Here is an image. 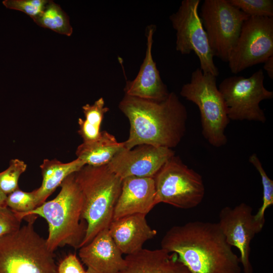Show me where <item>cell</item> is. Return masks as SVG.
<instances>
[{
	"mask_svg": "<svg viewBox=\"0 0 273 273\" xmlns=\"http://www.w3.org/2000/svg\"><path fill=\"white\" fill-rule=\"evenodd\" d=\"M7 195L0 189V206H6V201Z\"/></svg>",
	"mask_w": 273,
	"mask_h": 273,
	"instance_id": "4dcf8cb0",
	"label": "cell"
},
{
	"mask_svg": "<svg viewBox=\"0 0 273 273\" xmlns=\"http://www.w3.org/2000/svg\"><path fill=\"white\" fill-rule=\"evenodd\" d=\"M156 26L151 25L146 29L147 49L145 57L139 73L133 80L127 81L124 94L142 99L161 101L167 97L170 92L163 82L154 62L152 48Z\"/></svg>",
	"mask_w": 273,
	"mask_h": 273,
	"instance_id": "9a60e30c",
	"label": "cell"
},
{
	"mask_svg": "<svg viewBox=\"0 0 273 273\" xmlns=\"http://www.w3.org/2000/svg\"><path fill=\"white\" fill-rule=\"evenodd\" d=\"M124 258V267L118 273H191L176 254L161 248H143Z\"/></svg>",
	"mask_w": 273,
	"mask_h": 273,
	"instance_id": "ac0fdd59",
	"label": "cell"
},
{
	"mask_svg": "<svg viewBox=\"0 0 273 273\" xmlns=\"http://www.w3.org/2000/svg\"><path fill=\"white\" fill-rule=\"evenodd\" d=\"M75 177L82 197V218L87 225L81 247L88 243L100 231L108 228L113 221L122 179L107 165H85L75 172Z\"/></svg>",
	"mask_w": 273,
	"mask_h": 273,
	"instance_id": "277c9868",
	"label": "cell"
},
{
	"mask_svg": "<svg viewBox=\"0 0 273 273\" xmlns=\"http://www.w3.org/2000/svg\"><path fill=\"white\" fill-rule=\"evenodd\" d=\"M27 165L18 159L10 161L9 167L0 172V189L7 195L19 189L20 176L26 170Z\"/></svg>",
	"mask_w": 273,
	"mask_h": 273,
	"instance_id": "cb8c5ba5",
	"label": "cell"
},
{
	"mask_svg": "<svg viewBox=\"0 0 273 273\" xmlns=\"http://www.w3.org/2000/svg\"><path fill=\"white\" fill-rule=\"evenodd\" d=\"M6 205L16 213L29 212L37 207L34 191L27 192L19 188L7 195Z\"/></svg>",
	"mask_w": 273,
	"mask_h": 273,
	"instance_id": "484cf974",
	"label": "cell"
},
{
	"mask_svg": "<svg viewBox=\"0 0 273 273\" xmlns=\"http://www.w3.org/2000/svg\"><path fill=\"white\" fill-rule=\"evenodd\" d=\"M273 56V17H249L228 61L231 72L238 74L264 63Z\"/></svg>",
	"mask_w": 273,
	"mask_h": 273,
	"instance_id": "8fae6325",
	"label": "cell"
},
{
	"mask_svg": "<svg viewBox=\"0 0 273 273\" xmlns=\"http://www.w3.org/2000/svg\"><path fill=\"white\" fill-rule=\"evenodd\" d=\"M161 248L175 253L191 273H241L239 257L217 223L193 221L168 230Z\"/></svg>",
	"mask_w": 273,
	"mask_h": 273,
	"instance_id": "6da1fadb",
	"label": "cell"
},
{
	"mask_svg": "<svg viewBox=\"0 0 273 273\" xmlns=\"http://www.w3.org/2000/svg\"><path fill=\"white\" fill-rule=\"evenodd\" d=\"M154 179L157 204L164 203L189 209L198 206L204 197L202 176L175 155L166 161Z\"/></svg>",
	"mask_w": 273,
	"mask_h": 273,
	"instance_id": "52a82bcc",
	"label": "cell"
},
{
	"mask_svg": "<svg viewBox=\"0 0 273 273\" xmlns=\"http://www.w3.org/2000/svg\"><path fill=\"white\" fill-rule=\"evenodd\" d=\"M249 17H273L272 0H229Z\"/></svg>",
	"mask_w": 273,
	"mask_h": 273,
	"instance_id": "d4e9b609",
	"label": "cell"
},
{
	"mask_svg": "<svg viewBox=\"0 0 273 273\" xmlns=\"http://www.w3.org/2000/svg\"><path fill=\"white\" fill-rule=\"evenodd\" d=\"M78 254L87 267L86 273H118L125 264L123 254L112 240L108 228L80 247Z\"/></svg>",
	"mask_w": 273,
	"mask_h": 273,
	"instance_id": "5bb4252c",
	"label": "cell"
},
{
	"mask_svg": "<svg viewBox=\"0 0 273 273\" xmlns=\"http://www.w3.org/2000/svg\"><path fill=\"white\" fill-rule=\"evenodd\" d=\"M172 149L141 145L119 151L107 164L108 168L122 179L130 176L154 178L171 157Z\"/></svg>",
	"mask_w": 273,
	"mask_h": 273,
	"instance_id": "4fadbf2b",
	"label": "cell"
},
{
	"mask_svg": "<svg viewBox=\"0 0 273 273\" xmlns=\"http://www.w3.org/2000/svg\"><path fill=\"white\" fill-rule=\"evenodd\" d=\"M60 186L61 190L54 199L45 201L26 213H15L21 220L33 215L46 219L49 226L47 245L53 252L66 245L79 249L87 228L82 218V197L75 172L68 176Z\"/></svg>",
	"mask_w": 273,
	"mask_h": 273,
	"instance_id": "3957f363",
	"label": "cell"
},
{
	"mask_svg": "<svg viewBox=\"0 0 273 273\" xmlns=\"http://www.w3.org/2000/svg\"><path fill=\"white\" fill-rule=\"evenodd\" d=\"M264 223L255 219L252 208L245 203L234 208L225 206L219 212L217 223L228 243L239 251L244 273H253L250 260V244L261 231Z\"/></svg>",
	"mask_w": 273,
	"mask_h": 273,
	"instance_id": "7c38bea8",
	"label": "cell"
},
{
	"mask_svg": "<svg viewBox=\"0 0 273 273\" xmlns=\"http://www.w3.org/2000/svg\"><path fill=\"white\" fill-rule=\"evenodd\" d=\"M199 16L214 57L228 63L243 24L249 16L229 0H205Z\"/></svg>",
	"mask_w": 273,
	"mask_h": 273,
	"instance_id": "9c48e42d",
	"label": "cell"
},
{
	"mask_svg": "<svg viewBox=\"0 0 273 273\" xmlns=\"http://www.w3.org/2000/svg\"><path fill=\"white\" fill-rule=\"evenodd\" d=\"M180 95L197 106L202 134L208 142L217 148L225 145L228 139L225 130L230 120L216 85V77L198 68L192 72L190 82L181 87Z\"/></svg>",
	"mask_w": 273,
	"mask_h": 273,
	"instance_id": "8992f818",
	"label": "cell"
},
{
	"mask_svg": "<svg viewBox=\"0 0 273 273\" xmlns=\"http://www.w3.org/2000/svg\"><path fill=\"white\" fill-rule=\"evenodd\" d=\"M249 161L259 174L263 190L262 204L254 216L256 220L265 222V211L273 204V180L267 175L256 154L250 155Z\"/></svg>",
	"mask_w": 273,
	"mask_h": 273,
	"instance_id": "603a6c76",
	"label": "cell"
},
{
	"mask_svg": "<svg viewBox=\"0 0 273 273\" xmlns=\"http://www.w3.org/2000/svg\"><path fill=\"white\" fill-rule=\"evenodd\" d=\"M48 0H5L3 4L10 9L23 12L32 19L43 11Z\"/></svg>",
	"mask_w": 273,
	"mask_h": 273,
	"instance_id": "4316f807",
	"label": "cell"
},
{
	"mask_svg": "<svg viewBox=\"0 0 273 273\" xmlns=\"http://www.w3.org/2000/svg\"><path fill=\"white\" fill-rule=\"evenodd\" d=\"M146 216L129 215L113 220L110 224L109 234L122 254L130 255L140 251L147 241L157 235V231L148 224Z\"/></svg>",
	"mask_w": 273,
	"mask_h": 273,
	"instance_id": "e0dca14e",
	"label": "cell"
},
{
	"mask_svg": "<svg viewBox=\"0 0 273 273\" xmlns=\"http://www.w3.org/2000/svg\"><path fill=\"white\" fill-rule=\"evenodd\" d=\"M124 146V142H118L113 135L102 131L95 140L79 145L75 154L85 165L101 166L107 165Z\"/></svg>",
	"mask_w": 273,
	"mask_h": 273,
	"instance_id": "ffe728a7",
	"label": "cell"
},
{
	"mask_svg": "<svg viewBox=\"0 0 273 273\" xmlns=\"http://www.w3.org/2000/svg\"><path fill=\"white\" fill-rule=\"evenodd\" d=\"M264 75L260 69L251 76H232L224 78L218 89L224 99L229 119L264 123L266 118L260 103L273 98V92L264 85Z\"/></svg>",
	"mask_w": 273,
	"mask_h": 273,
	"instance_id": "ba28073f",
	"label": "cell"
},
{
	"mask_svg": "<svg viewBox=\"0 0 273 273\" xmlns=\"http://www.w3.org/2000/svg\"><path fill=\"white\" fill-rule=\"evenodd\" d=\"M200 0H184L177 11L169 16L176 31V50L182 55L194 52L199 59L200 69L217 77L219 70L206 33L198 14Z\"/></svg>",
	"mask_w": 273,
	"mask_h": 273,
	"instance_id": "30bf717a",
	"label": "cell"
},
{
	"mask_svg": "<svg viewBox=\"0 0 273 273\" xmlns=\"http://www.w3.org/2000/svg\"><path fill=\"white\" fill-rule=\"evenodd\" d=\"M82 109L85 118L78 119V132L82 138L83 142H90L99 136L102 120L109 108L105 106L104 99L100 98L92 105L85 104Z\"/></svg>",
	"mask_w": 273,
	"mask_h": 273,
	"instance_id": "44dd1931",
	"label": "cell"
},
{
	"mask_svg": "<svg viewBox=\"0 0 273 273\" xmlns=\"http://www.w3.org/2000/svg\"><path fill=\"white\" fill-rule=\"evenodd\" d=\"M156 195L154 178L130 176L123 179L113 220L134 214L147 215L157 205Z\"/></svg>",
	"mask_w": 273,
	"mask_h": 273,
	"instance_id": "2e32d148",
	"label": "cell"
},
{
	"mask_svg": "<svg viewBox=\"0 0 273 273\" xmlns=\"http://www.w3.org/2000/svg\"><path fill=\"white\" fill-rule=\"evenodd\" d=\"M58 273H86L75 254L70 253L60 262Z\"/></svg>",
	"mask_w": 273,
	"mask_h": 273,
	"instance_id": "f1b7e54d",
	"label": "cell"
},
{
	"mask_svg": "<svg viewBox=\"0 0 273 273\" xmlns=\"http://www.w3.org/2000/svg\"><path fill=\"white\" fill-rule=\"evenodd\" d=\"M36 218L0 238V273H58L54 252L34 230Z\"/></svg>",
	"mask_w": 273,
	"mask_h": 273,
	"instance_id": "5b68a950",
	"label": "cell"
},
{
	"mask_svg": "<svg viewBox=\"0 0 273 273\" xmlns=\"http://www.w3.org/2000/svg\"><path fill=\"white\" fill-rule=\"evenodd\" d=\"M118 107L130 123L129 136L124 142L126 149L144 144L172 149L185 135L188 112L174 92L161 101L124 94Z\"/></svg>",
	"mask_w": 273,
	"mask_h": 273,
	"instance_id": "7a4b0ae2",
	"label": "cell"
},
{
	"mask_svg": "<svg viewBox=\"0 0 273 273\" xmlns=\"http://www.w3.org/2000/svg\"><path fill=\"white\" fill-rule=\"evenodd\" d=\"M21 221L7 206H0V238L20 229Z\"/></svg>",
	"mask_w": 273,
	"mask_h": 273,
	"instance_id": "83f0119b",
	"label": "cell"
},
{
	"mask_svg": "<svg viewBox=\"0 0 273 273\" xmlns=\"http://www.w3.org/2000/svg\"><path fill=\"white\" fill-rule=\"evenodd\" d=\"M263 69L270 79H273V56L268 58L264 63Z\"/></svg>",
	"mask_w": 273,
	"mask_h": 273,
	"instance_id": "f546056e",
	"label": "cell"
},
{
	"mask_svg": "<svg viewBox=\"0 0 273 273\" xmlns=\"http://www.w3.org/2000/svg\"><path fill=\"white\" fill-rule=\"evenodd\" d=\"M32 19L38 26L61 34L69 36L73 32L69 16L52 1H49L41 14Z\"/></svg>",
	"mask_w": 273,
	"mask_h": 273,
	"instance_id": "7402d4cb",
	"label": "cell"
},
{
	"mask_svg": "<svg viewBox=\"0 0 273 273\" xmlns=\"http://www.w3.org/2000/svg\"><path fill=\"white\" fill-rule=\"evenodd\" d=\"M85 165L83 161L77 158L68 163L56 159H44L40 165L42 177L41 185L33 190L37 207L44 203L68 176L77 172Z\"/></svg>",
	"mask_w": 273,
	"mask_h": 273,
	"instance_id": "d6986e66",
	"label": "cell"
}]
</instances>
